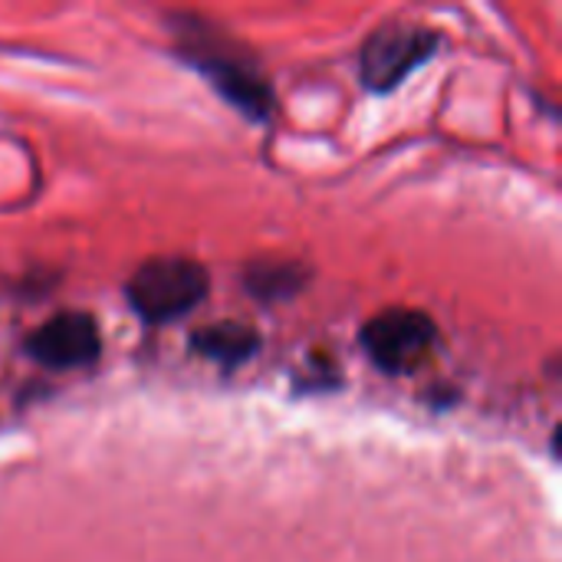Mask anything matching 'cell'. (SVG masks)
Returning a JSON list of instances; mask_svg holds the SVG:
<instances>
[{
	"label": "cell",
	"mask_w": 562,
	"mask_h": 562,
	"mask_svg": "<svg viewBox=\"0 0 562 562\" xmlns=\"http://www.w3.org/2000/svg\"><path fill=\"white\" fill-rule=\"evenodd\" d=\"M247 283H250V293H257V296H263V300H273V296H283V293H296V286H300V277L290 270V267H273V270H254L250 277H247Z\"/></svg>",
	"instance_id": "52a82bcc"
},
{
	"label": "cell",
	"mask_w": 562,
	"mask_h": 562,
	"mask_svg": "<svg viewBox=\"0 0 562 562\" xmlns=\"http://www.w3.org/2000/svg\"><path fill=\"white\" fill-rule=\"evenodd\" d=\"M201 53L198 56V66L204 69V76L237 105L244 109L247 115L254 119H263L270 112V89L267 82L260 79V72H254L247 63L227 56V53H204V49H194Z\"/></svg>",
	"instance_id": "5b68a950"
},
{
	"label": "cell",
	"mask_w": 562,
	"mask_h": 562,
	"mask_svg": "<svg viewBox=\"0 0 562 562\" xmlns=\"http://www.w3.org/2000/svg\"><path fill=\"white\" fill-rule=\"evenodd\" d=\"M102 339L89 313H56L26 336V352L49 369H79L99 359Z\"/></svg>",
	"instance_id": "277c9868"
},
{
	"label": "cell",
	"mask_w": 562,
	"mask_h": 562,
	"mask_svg": "<svg viewBox=\"0 0 562 562\" xmlns=\"http://www.w3.org/2000/svg\"><path fill=\"white\" fill-rule=\"evenodd\" d=\"M132 310L145 323H168L191 313L207 293V270L194 260H151L125 286Z\"/></svg>",
	"instance_id": "6da1fadb"
},
{
	"label": "cell",
	"mask_w": 562,
	"mask_h": 562,
	"mask_svg": "<svg viewBox=\"0 0 562 562\" xmlns=\"http://www.w3.org/2000/svg\"><path fill=\"white\" fill-rule=\"evenodd\" d=\"M435 319L418 310H385L362 329V349L385 372H412L435 346Z\"/></svg>",
	"instance_id": "7a4b0ae2"
},
{
	"label": "cell",
	"mask_w": 562,
	"mask_h": 562,
	"mask_svg": "<svg viewBox=\"0 0 562 562\" xmlns=\"http://www.w3.org/2000/svg\"><path fill=\"white\" fill-rule=\"evenodd\" d=\"M438 36L418 26H385L372 33L362 49V79L369 89H395L428 56H435Z\"/></svg>",
	"instance_id": "3957f363"
},
{
	"label": "cell",
	"mask_w": 562,
	"mask_h": 562,
	"mask_svg": "<svg viewBox=\"0 0 562 562\" xmlns=\"http://www.w3.org/2000/svg\"><path fill=\"white\" fill-rule=\"evenodd\" d=\"M194 352L221 362V366H237L257 349V333L240 326V323H217L191 336Z\"/></svg>",
	"instance_id": "8992f818"
}]
</instances>
